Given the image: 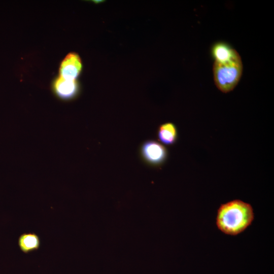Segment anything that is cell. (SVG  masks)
<instances>
[{"instance_id":"52a82bcc","label":"cell","mask_w":274,"mask_h":274,"mask_svg":"<svg viewBox=\"0 0 274 274\" xmlns=\"http://www.w3.org/2000/svg\"><path fill=\"white\" fill-rule=\"evenodd\" d=\"M177 130L172 123L168 122L161 125L158 130V137L165 145H170L175 143L177 139Z\"/></svg>"},{"instance_id":"277c9868","label":"cell","mask_w":274,"mask_h":274,"mask_svg":"<svg viewBox=\"0 0 274 274\" xmlns=\"http://www.w3.org/2000/svg\"><path fill=\"white\" fill-rule=\"evenodd\" d=\"M52 90L55 95L60 99L68 100L77 95L79 86L76 80H66L59 76L54 81Z\"/></svg>"},{"instance_id":"6da1fadb","label":"cell","mask_w":274,"mask_h":274,"mask_svg":"<svg viewBox=\"0 0 274 274\" xmlns=\"http://www.w3.org/2000/svg\"><path fill=\"white\" fill-rule=\"evenodd\" d=\"M254 212L252 206L240 199L221 204L217 211L216 225L223 233L236 236L252 223Z\"/></svg>"},{"instance_id":"3957f363","label":"cell","mask_w":274,"mask_h":274,"mask_svg":"<svg viewBox=\"0 0 274 274\" xmlns=\"http://www.w3.org/2000/svg\"><path fill=\"white\" fill-rule=\"evenodd\" d=\"M82 68V63L79 55L75 52H70L62 60L59 72L60 77L70 80H76Z\"/></svg>"},{"instance_id":"8992f818","label":"cell","mask_w":274,"mask_h":274,"mask_svg":"<svg viewBox=\"0 0 274 274\" xmlns=\"http://www.w3.org/2000/svg\"><path fill=\"white\" fill-rule=\"evenodd\" d=\"M18 245L23 253L28 254L40 249V238L34 232L23 233L18 237Z\"/></svg>"},{"instance_id":"7a4b0ae2","label":"cell","mask_w":274,"mask_h":274,"mask_svg":"<svg viewBox=\"0 0 274 274\" xmlns=\"http://www.w3.org/2000/svg\"><path fill=\"white\" fill-rule=\"evenodd\" d=\"M243 62L235 50L231 56L222 61H214L213 73L215 84L223 93H228L237 85L242 75Z\"/></svg>"},{"instance_id":"5b68a950","label":"cell","mask_w":274,"mask_h":274,"mask_svg":"<svg viewBox=\"0 0 274 274\" xmlns=\"http://www.w3.org/2000/svg\"><path fill=\"white\" fill-rule=\"evenodd\" d=\"M141 152L146 161L152 164H160L167 157V150L164 146L155 141L145 142L142 146Z\"/></svg>"},{"instance_id":"ba28073f","label":"cell","mask_w":274,"mask_h":274,"mask_svg":"<svg viewBox=\"0 0 274 274\" xmlns=\"http://www.w3.org/2000/svg\"><path fill=\"white\" fill-rule=\"evenodd\" d=\"M235 49L231 48L227 44L219 42L215 44L212 48V54L216 61H222L229 58Z\"/></svg>"}]
</instances>
